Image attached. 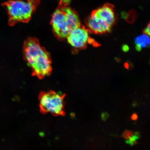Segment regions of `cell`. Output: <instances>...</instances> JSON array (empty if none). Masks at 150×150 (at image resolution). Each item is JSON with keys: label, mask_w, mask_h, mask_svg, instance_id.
Segmentation results:
<instances>
[{"label": "cell", "mask_w": 150, "mask_h": 150, "mask_svg": "<svg viewBox=\"0 0 150 150\" xmlns=\"http://www.w3.org/2000/svg\"><path fill=\"white\" fill-rule=\"evenodd\" d=\"M24 59L32 70V75L42 79L51 74L52 60L49 53L35 38L29 37L24 42Z\"/></svg>", "instance_id": "obj_1"}, {"label": "cell", "mask_w": 150, "mask_h": 150, "mask_svg": "<svg viewBox=\"0 0 150 150\" xmlns=\"http://www.w3.org/2000/svg\"><path fill=\"white\" fill-rule=\"evenodd\" d=\"M68 4L60 1L50 21L54 35L61 40L67 38L71 31L81 26L77 13Z\"/></svg>", "instance_id": "obj_2"}, {"label": "cell", "mask_w": 150, "mask_h": 150, "mask_svg": "<svg viewBox=\"0 0 150 150\" xmlns=\"http://www.w3.org/2000/svg\"><path fill=\"white\" fill-rule=\"evenodd\" d=\"M40 3V0H10L5 3L9 25L29 22Z\"/></svg>", "instance_id": "obj_3"}, {"label": "cell", "mask_w": 150, "mask_h": 150, "mask_svg": "<svg viewBox=\"0 0 150 150\" xmlns=\"http://www.w3.org/2000/svg\"><path fill=\"white\" fill-rule=\"evenodd\" d=\"M115 21L113 6L106 3L91 12L87 24L93 33L102 34L110 31Z\"/></svg>", "instance_id": "obj_4"}, {"label": "cell", "mask_w": 150, "mask_h": 150, "mask_svg": "<svg viewBox=\"0 0 150 150\" xmlns=\"http://www.w3.org/2000/svg\"><path fill=\"white\" fill-rule=\"evenodd\" d=\"M65 94L53 91H42L39 95V105L42 113H50L55 116H64L65 110Z\"/></svg>", "instance_id": "obj_5"}, {"label": "cell", "mask_w": 150, "mask_h": 150, "mask_svg": "<svg viewBox=\"0 0 150 150\" xmlns=\"http://www.w3.org/2000/svg\"><path fill=\"white\" fill-rule=\"evenodd\" d=\"M67 38L69 44L73 47L83 49L86 47L88 40V32L81 26L71 31Z\"/></svg>", "instance_id": "obj_6"}, {"label": "cell", "mask_w": 150, "mask_h": 150, "mask_svg": "<svg viewBox=\"0 0 150 150\" xmlns=\"http://www.w3.org/2000/svg\"><path fill=\"white\" fill-rule=\"evenodd\" d=\"M149 35L144 33L137 37L135 39L136 50L139 52L142 49L149 46L150 38Z\"/></svg>", "instance_id": "obj_7"}, {"label": "cell", "mask_w": 150, "mask_h": 150, "mask_svg": "<svg viewBox=\"0 0 150 150\" xmlns=\"http://www.w3.org/2000/svg\"><path fill=\"white\" fill-rule=\"evenodd\" d=\"M135 135L131 137L129 139L126 141V143L131 146H134L139 144L137 140L139 139L140 135L139 132H137Z\"/></svg>", "instance_id": "obj_8"}, {"label": "cell", "mask_w": 150, "mask_h": 150, "mask_svg": "<svg viewBox=\"0 0 150 150\" xmlns=\"http://www.w3.org/2000/svg\"><path fill=\"white\" fill-rule=\"evenodd\" d=\"M134 131L128 130H125L120 137L127 140L134 136Z\"/></svg>", "instance_id": "obj_9"}, {"label": "cell", "mask_w": 150, "mask_h": 150, "mask_svg": "<svg viewBox=\"0 0 150 150\" xmlns=\"http://www.w3.org/2000/svg\"><path fill=\"white\" fill-rule=\"evenodd\" d=\"M109 117V114L106 112H103L101 114V119L103 121H106Z\"/></svg>", "instance_id": "obj_10"}, {"label": "cell", "mask_w": 150, "mask_h": 150, "mask_svg": "<svg viewBox=\"0 0 150 150\" xmlns=\"http://www.w3.org/2000/svg\"><path fill=\"white\" fill-rule=\"evenodd\" d=\"M150 23H149L147 26V27H146L144 30V33L145 34L149 35V36L150 35Z\"/></svg>", "instance_id": "obj_11"}, {"label": "cell", "mask_w": 150, "mask_h": 150, "mask_svg": "<svg viewBox=\"0 0 150 150\" xmlns=\"http://www.w3.org/2000/svg\"><path fill=\"white\" fill-rule=\"evenodd\" d=\"M138 114L136 113H133L131 117V119L132 120L136 121L138 120Z\"/></svg>", "instance_id": "obj_12"}]
</instances>
